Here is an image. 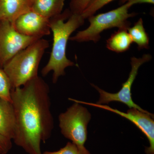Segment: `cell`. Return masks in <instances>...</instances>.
Here are the masks:
<instances>
[{
  "mask_svg": "<svg viewBox=\"0 0 154 154\" xmlns=\"http://www.w3.org/2000/svg\"><path fill=\"white\" fill-rule=\"evenodd\" d=\"M11 99L16 118L14 143L28 154H42L41 143L49 138L54 128L49 86L38 76L12 88Z\"/></svg>",
  "mask_w": 154,
  "mask_h": 154,
  "instance_id": "cell-1",
  "label": "cell"
},
{
  "mask_svg": "<svg viewBox=\"0 0 154 154\" xmlns=\"http://www.w3.org/2000/svg\"><path fill=\"white\" fill-rule=\"evenodd\" d=\"M81 14H72L66 10L50 19V28L53 33V45L49 60L41 70L43 76L53 72V83H56L59 78L65 75V69L75 65L66 56L67 45L70 35L85 23Z\"/></svg>",
  "mask_w": 154,
  "mask_h": 154,
  "instance_id": "cell-2",
  "label": "cell"
},
{
  "mask_svg": "<svg viewBox=\"0 0 154 154\" xmlns=\"http://www.w3.org/2000/svg\"><path fill=\"white\" fill-rule=\"evenodd\" d=\"M48 41L40 38L18 53L3 67L12 88L22 87L38 76L39 64Z\"/></svg>",
  "mask_w": 154,
  "mask_h": 154,
  "instance_id": "cell-3",
  "label": "cell"
},
{
  "mask_svg": "<svg viewBox=\"0 0 154 154\" xmlns=\"http://www.w3.org/2000/svg\"><path fill=\"white\" fill-rule=\"evenodd\" d=\"M131 6V4L125 3L112 11L91 16L88 18L90 22L89 27L70 37L69 40L79 42L93 41L96 43L100 40V34L104 30L114 28L128 30L131 25L128 19L137 15L136 13L128 12Z\"/></svg>",
  "mask_w": 154,
  "mask_h": 154,
  "instance_id": "cell-4",
  "label": "cell"
},
{
  "mask_svg": "<svg viewBox=\"0 0 154 154\" xmlns=\"http://www.w3.org/2000/svg\"><path fill=\"white\" fill-rule=\"evenodd\" d=\"M74 102L66 112L59 116V126L65 137L71 141L79 148L85 149L91 113L85 107Z\"/></svg>",
  "mask_w": 154,
  "mask_h": 154,
  "instance_id": "cell-5",
  "label": "cell"
},
{
  "mask_svg": "<svg viewBox=\"0 0 154 154\" xmlns=\"http://www.w3.org/2000/svg\"><path fill=\"white\" fill-rule=\"evenodd\" d=\"M152 56L149 54H144L141 57H132L131 59V70L129 74L128 79L126 82L122 84V87L120 91L115 94L108 93L98 86L91 84V85L99 92L100 97L99 101L96 104L103 105L109 104L110 102H117L123 103L129 108H135L144 113H149L146 110H143L139 105L133 102L131 97V88L137 76L138 71L141 66L145 63L151 60Z\"/></svg>",
  "mask_w": 154,
  "mask_h": 154,
  "instance_id": "cell-6",
  "label": "cell"
},
{
  "mask_svg": "<svg viewBox=\"0 0 154 154\" xmlns=\"http://www.w3.org/2000/svg\"><path fill=\"white\" fill-rule=\"evenodd\" d=\"M39 39L19 33L13 23L0 21V67H3L18 53Z\"/></svg>",
  "mask_w": 154,
  "mask_h": 154,
  "instance_id": "cell-7",
  "label": "cell"
},
{
  "mask_svg": "<svg viewBox=\"0 0 154 154\" xmlns=\"http://www.w3.org/2000/svg\"><path fill=\"white\" fill-rule=\"evenodd\" d=\"M69 100L79 104L90 105L108 110L121 116L132 122L145 135L149 141V146L145 148L146 154H154V115L151 113H144L135 108H130L126 113L113 109L107 105H99L96 103H89L69 98Z\"/></svg>",
  "mask_w": 154,
  "mask_h": 154,
  "instance_id": "cell-8",
  "label": "cell"
},
{
  "mask_svg": "<svg viewBox=\"0 0 154 154\" xmlns=\"http://www.w3.org/2000/svg\"><path fill=\"white\" fill-rule=\"evenodd\" d=\"M13 24L17 31L25 36L41 38L51 33L50 19L31 10L18 17Z\"/></svg>",
  "mask_w": 154,
  "mask_h": 154,
  "instance_id": "cell-9",
  "label": "cell"
},
{
  "mask_svg": "<svg viewBox=\"0 0 154 154\" xmlns=\"http://www.w3.org/2000/svg\"><path fill=\"white\" fill-rule=\"evenodd\" d=\"M31 11V0H0V21L14 23L22 14Z\"/></svg>",
  "mask_w": 154,
  "mask_h": 154,
  "instance_id": "cell-10",
  "label": "cell"
},
{
  "mask_svg": "<svg viewBox=\"0 0 154 154\" xmlns=\"http://www.w3.org/2000/svg\"><path fill=\"white\" fill-rule=\"evenodd\" d=\"M16 128V118L12 102L0 98V134L12 140Z\"/></svg>",
  "mask_w": 154,
  "mask_h": 154,
  "instance_id": "cell-11",
  "label": "cell"
},
{
  "mask_svg": "<svg viewBox=\"0 0 154 154\" xmlns=\"http://www.w3.org/2000/svg\"><path fill=\"white\" fill-rule=\"evenodd\" d=\"M65 0H31V10L47 19L61 14Z\"/></svg>",
  "mask_w": 154,
  "mask_h": 154,
  "instance_id": "cell-12",
  "label": "cell"
},
{
  "mask_svg": "<svg viewBox=\"0 0 154 154\" xmlns=\"http://www.w3.org/2000/svg\"><path fill=\"white\" fill-rule=\"evenodd\" d=\"M132 42L127 29H119L108 38L106 47L109 50L119 53L128 50Z\"/></svg>",
  "mask_w": 154,
  "mask_h": 154,
  "instance_id": "cell-13",
  "label": "cell"
},
{
  "mask_svg": "<svg viewBox=\"0 0 154 154\" xmlns=\"http://www.w3.org/2000/svg\"><path fill=\"white\" fill-rule=\"evenodd\" d=\"M127 30L133 42L137 45L139 50L149 48V38L144 27L142 18L139 19L133 26L129 27Z\"/></svg>",
  "mask_w": 154,
  "mask_h": 154,
  "instance_id": "cell-14",
  "label": "cell"
},
{
  "mask_svg": "<svg viewBox=\"0 0 154 154\" xmlns=\"http://www.w3.org/2000/svg\"><path fill=\"white\" fill-rule=\"evenodd\" d=\"M11 83L3 69L0 68V98L11 102Z\"/></svg>",
  "mask_w": 154,
  "mask_h": 154,
  "instance_id": "cell-15",
  "label": "cell"
},
{
  "mask_svg": "<svg viewBox=\"0 0 154 154\" xmlns=\"http://www.w3.org/2000/svg\"><path fill=\"white\" fill-rule=\"evenodd\" d=\"M114 0H92L81 14L84 19H88L100 9Z\"/></svg>",
  "mask_w": 154,
  "mask_h": 154,
  "instance_id": "cell-16",
  "label": "cell"
},
{
  "mask_svg": "<svg viewBox=\"0 0 154 154\" xmlns=\"http://www.w3.org/2000/svg\"><path fill=\"white\" fill-rule=\"evenodd\" d=\"M90 152L87 149H81L72 143L68 142L66 145L55 152L45 151L42 154H88Z\"/></svg>",
  "mask_w": 154,
  "mask_h": 154,
  "instance_id": "cell-17",
  "label": "cell"
},
{
  "mask_svg": "<svg viewBox=\"0 0 154 154\" xmlns=\"http://www.w3.org/2000/svg\"><path fill=\"white\" fill-rule=\"evenodd\" d=\"M92 0H71L70 11L72 14H81Z\"/></svg>",
  "mask_w": 154,
  "mask_h": 154,
  "instance_id": "cell-18",
  "label": "cell"
},
{
  "mask_svg": "<svg viewBox=\"0 0 154 154\" xmlns=\"http://www.w3.org/2000/svg\"><path fill=\"white\" fill-rule=\"evenodd\" d=\"M11 140L0 134V154H6L12 148Z\"/></svg>",
  "mask_w": 154,
  "mask_h": 154,
  "instance_id": "cell-19",
  "label": "cell"
},
{
  "mask_svg": "<svg viewBox=\"0 0 154 154\" xmlns=\"http://www.w3.org/2000/svg\"><path fill=\"white\" fill-rule=\"evenodd\" d=\"M121 2L122 4L128 3L131 4L132 5L137 4H143V3H147V4L154 5V0H121Z\"/></svg>",
  "mask_w": 154,
  "mask_h": 154,
  "instance_id": "cell-20",
  "label": "cell"
},
{
  "mask_svg": "<svg viewBox=\"0 0 154 154\" xmlns=\"http://www.w3.org/2000/svg\"><path fill=\"white\" fill-rule=\"evenodd\" d=\"M91 154V153H89V154Z\"/></svg>",
  "mask_w": 154,
  "mask_h": 154,
  "instance_id": "cell-21",
  "label": "cell"
}]
</instances>
